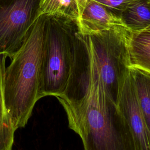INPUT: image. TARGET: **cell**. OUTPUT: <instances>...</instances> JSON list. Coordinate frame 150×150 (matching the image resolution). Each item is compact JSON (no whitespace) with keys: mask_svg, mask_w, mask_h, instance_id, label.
Wrapping results in <instances>:
<instances>
[{"mask_svg":"<svg viewBox=\"0 0 150 150\" xmlns=\"http://www.w3.org/2000/svg\"><path fill=\"white\" fill-rule=\"evenodd\" d=\"M56 98L84 150H136L129 125L105 87L91 47L88 66Z\"/></svg>","mask_w":150,"mask_h":150,"instance_id":"obj_1","label":"cell"},{"mask_svg":"<svg viewBox=\"0 0 150 150\" xmlns=\"http://www.w3.org/2000/svg\"><path fill=\"white\" fill-rule=\"evenodd\" d=\"M45 23V15L38 18L4 73V104L15 129L25 127L39 100Z\"/></svg>","mask_w":150,"mask_h":150,"instance_id":"obj_2","label":"cell"},{"mask_svg":"<svg viewBox=\"0 0 150 150\" xmlns=\"http://www.w3.org/2000/svg\"><path fill=\"white\" fill-rule=\"evenodd\" d=\"M77 21L65 16L45 15L39 98L62 95L73 66Z\"/></svg>","mask_w":150,"mask_h":150,"instance_id":"obj_3","label":"cell"},{"mask_svg":"<svg viewBox=\"0 0 150 150\" xmlns=\"http://www.w3.org/2000/svg\"><path fill=\"white\" fill-rule=\"evenodd\" d=\"M131 32L127 28H119L88 35L105 87L116 104L129 68Z\"/></svg>","mask_w":150,"mask_h":150,"instance_id":"obj_4","label":"cell"},{"mask_svg":"<svg viewBox=\"0 0 150 150\" xmlns=\"http://www.w3.org/2000/svg\"><path fill=\"white\" fill-rule=\"evenodd\" d=\"M39 0H0V55L11 59L38 18Z\"/></svg>","mask_w":150,"mask_h":150,"instance_id":"obj_5","label":"cell"},{"mask_svg":"<svg viewBox=\"0 0 150 150\" xmlns=\"http://www.w3.org/2000/svg\"><path fill=\"white\" fill-rule=\"evenodd\" d=\"M117 104L129 125L135 149L150 150V134L138 105L129 68Z\"/></svg>","mask_w":150,"mask_h":150,"instance_id":"obj_6","label":"cell"},{"mask_svg":"<svg viewBox=\"0 0 150 150\" xmlns=\"http://www.w3.org/2000/svg\"><path fill=\"white\" fill-rule=\"evenodd\" d=\"M77 23L79 32L87 35L112 29L127 28L120 16L94 0L88 1Z\"/></svg>","mask_w":150,"mask_h":150,"instance_id":"obj_7","label":"cell"},{"mask_svg":"<svg viewBox=\"0 0 150 150\" xmlns=\"http://www.w3.org/2000/svg\"><path fill=\"white\" fill-rule=\"evenodd\" d=\"M128 56L130 67L150 74V25L139 32H131Z\"/></svg>","mask_w":150,"mask_h":150,"instance_id":"obj_8","label":"cell"},{"mask_svg":"<svg viewBox=\"0 0 150 150\" xmlns=\"http://www.w3.org/2000/svg\"><path fill=\"white\" fill-rule=\"evenodd\" d=\"M129 71L138 105L150 134V74L130 67Z\"/></svg>","mask_w":150,"mask_h":150,"instance_id":"obj_9","label":"cell"},{"mask_svg":"<svg viewBox=\"0 0 150 150\" xmlns=\"http://www.w3.org/2000/svg\"><path fill=\"white\" fill-rule=\"evenodd\" d=\"M120 18L131 32L144 30L150 25V0H139L122 12Z\"/></svg>","mask_w":150,"mask_h":150,"instance_id":"obj_10","label":"cell"},{"mask_svg":"<svg viewBox=\"0 0 150 150\" xmlns=\"http://www.w3.org/2000/svg\"><path fill=\"white\" fill-rule=\"evenodd\" d=\"M7 56L0 55V150H12L15 129L5 109L3 97V81Z\"/></svg>","mask_w":150,"mask_h":150,"instance_id":"obj_11","label":"cell"},{"mask_svg":"<svg viewBox=\"0 0 150 150\" xmlns=\"http://www.w3.org/2000/svg\"><path fill=\"white\" fill-rule=\"evenodd\" d=\"M67 0H39L38 17L57 15Z\"/></svg>","mask_w":150,"mask_h":150,"instance_id":"obj_12","label":"cell"},{"mask_svg":"<svg viewBox=\"0 0 150 150\" xmlns=\"http://www.w3.org/2000/svg\"><path fill=\"white\" fill-rule=\"evenodd\" d=\"M120 16L122 12L139 0H94Z\"/></svg>","mask_w":150,"mask_h":150,"instance_id":"obj_13","label":"cell"},{"mask_svg":"<svg viewBox=\"0 0 150 150\" xmlns=\"http://www.w3.org/2000/svg\"><path fill=\"white\" fill-rule=\"evenodd\" d=\"M88 1V0H73L75 4L76 7L77 12V15H78L77 19L81 15L86 5H87Z\"/></svg>","mask_w":150,"mask_h":150,"instance_id":"obj_14","label":"cell"}]
</instances>
